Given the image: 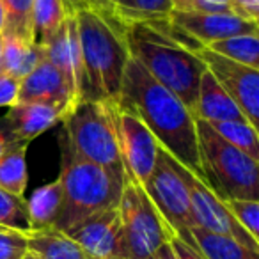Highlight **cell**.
Listing matches in <instances>:
<instances>
[{"instance_id": "cell-3", "label": "cell", "mask_w": 259, "mask_h": 259, "mask_svg": "<svg viewBox=\"0 0 259 259\" xmlns=\"http://www.w3.org/2000/svg\"><path fill=\"white\" fill-rule=\"evenodd\" d=\"M124 39L130 57L135 59L156 82L172 91L188 110H194L199 82L206 71L202 59L148 23L126 25Z\"/></svg>"}, {"instance_id": "cell-39", "label": "cell", "mask_w": 259, "mask_h": 259, "mask_svg": "<svg viewBox=\"0 0 259 259\" xmlns=\"http://www.w3.org/2000/svg\"><path fill=\"white\" fill-rule=\"evenodd\" d=\"M23 259H37V257H36V255L32 254V252H29V250H27V254L23 255Z\"/></svg>"}, {"instance_id": "cell-21", "label": "cell", "mask_w": 259, "mask_h": 259, "mask_svg": "<svg viewBox=\"0 0 259 259\" xmlns=\"http://www.w3.org/2000/svg\"><path fill=\"white\" fill-rule=\"evenodd\" d=\"M62 206V185L55 180L32 192V197L27 201V211L32 231H43L54 227Z\"/></svg>"}, {"instance_id": "cell-5", "label": "cell", "mask_w": 259, "mask_h": 259, "mask_svg": "<svg viewBox=\"0 0 259 259\" xmlns=\"http://www.w3.org/2000/svg\"><path fill=\"white\" fill-rule=\"evenodd\" d=\"M204 183L220 199L259 201V162L231 146L208 122L195 119Z\"/></svg>"}, {"instance_id": "cell-4", "label": "cell", "mask_w": 259, "mask_h": 259, "mask_svg": "<svg viewBox=\"0 0 259 259\" xmlns=\"http://www.w3.org/2000/svg\"><path fill=\"white\" fill-rule=\"evenodd\" d=\"M62 206L54 229L66 233L87 217L108 208H115L124 183L115 180L105 169L80 158L68 137L61 135V174Z\"/></svg>"}, {"instance_id": "cell-1", "label": "cell", "mask_w": 259, "mask_h": 259, "mask_svg": "<svg viewBox=\"0 0 259 259\" xmlns=\"http://www.w3.org/2000/svg\"><path fill=\"white\" fill-rule=\"evenodd\" d=\"M115 105L137 115L167 155L204 181L192 112L132 57L124 68Z\"/></svg>"}, {"instance_id": "cell-33", "label": "cell", "mask_w": 259, "mask_h": 259, "mask_svg": "<svg viewBox=\"0 0 259 259\" xmlns=\"http://www.w3.org/2000/svg\"><path fill=\"white\" fill-rule=\"evenodd\" d=\"M229 9L240 18L257 22L259 20V0H229Z\"/></svg>"}, {"instance_id": "cell-28", "label": "cell", "mask_w": 259, "mask_h": 259, "mask_svg": "<svg viewBox=\"0 0 259 259\" xmlns=\"http://www.w3.org/2000/svg\"><path fill=\"white\" fill-rule=\"evenodd\" d=\"M2 4H4V30L2 34H15V36L32 39L30 20H32L34 0H2Z\"/></svg>"}, {"instance_id": "cell-25", "label": "cell", "mask_w": 259, "mask_h": 259, "mask_svg": "<svg viewBox=\"0 0 259 259\" xmlns=\"http://www.w3.org/2000/svg\"><path fill=\"white\" fill-rule=\"evenodd\" d=\"M208 50L240 62L248 68L259 69V36L257 34H240V36L226 37V39L209 43Z\"/></svg>"}, {"instance_id": "cell-36", "label": "cell", "mask_w": 259, "mask_h": 259, "mask_svg": "<svg viewBox=\"0 0 259 259\" xmlns=\"http://www.w3.org/2000/svg\"><path fill=\"white\" fill-rule=\"evenodd\" d=\"M80 6H89V8H94L101 13H110L112 9L110 0H80Z\"/></svg>"}, {"instance_id": "cell-10", "label": "cell", "mask_w": 259, "mask_h": 259, "mask_svg": "<svg viewBox=\"0 0 259 259\" xmlns=\"http://www.w3.org/2000/svg\"><path fill=\"white\" fill-rule=\"evenodd\" d=\"M114 124L126 181L144 187L158 162L160 146L135 114L114 105Z\"/></svg>"}, {"instance_id": "cell-18", "label": "cell", "mask_w": 259, "mask_h": 259, "mask_svg": "<svg viewBox=\"0 0 259 259\" xmlns=\"http://www.w3.org/2000/svg\"><path fill=\"white\" fill-rule=\"evenodd\" d=\"M2 71L22 80L45 59L43 48L36 47L32 39L15 34H2Z\"/></svg>"}, {"instance_id": "cell-38", "label": "cell", "mask_w": 259, "mask_h": 259, "mask_svg": "<svg viewBox=\"0 0 259 259\" xmlns=\"http://www.w3.org/2000/svg\"><path fill=\"white\" fill-rule=\"evenodd\" d=\"M4 30V4H2V0H0V34Z\"/></svg>"}, {"instance_id": "cell-19", "label": "cell", "mask_w": 259, "mask_h": 259, "mask_svg": "<svg viewBox=\"0 0 259 259\" xmlns=\"http://www.w3.org/2000/svg\"><path fill=\"white\" fill-rule=\"evenodd\" d=\"M73 11L68 0H34L32 4V43L45 48L66 16Z\"/></svg>"}, {"instance_id": "cell-42", "label": "cell", "mask_w": 259, "mask_h": 259, "mask_svg": "<svg viewBox=\"0 0 259 259\" xmlns=\"http://www.w3.org/2000/svg\"><path fill=\"white\" fill-rule=\"evenodd\" d=\"M110 2H112V6H114V4H117V2H122V0H110Z\"/></svg>"}, {"instance_id": "cell-35", "label": "cell", "mask_w": 259, "mask_h": 259, "mask_svg": "<svg viewBox=\"0 0 259 259\" xmlns=\"http://www.w3.org/2000/svg\"><path fill=\"white\" fill-rule=\"evenodd\" d=\"M15 146H18V141L15 139V135L11 134V130H9L8 122L4 121V117L0 119V158L13 149Z\"/></svg>"}, {"instance_id": "cell-29", "label": "cell", "mask_w": 259, "mask_h": 259, "mask_svg": "<svg viewBox=\"0 0 259 259\" xmlns=\"http://www.w3.org/2000/svg\"><path fill=\"white\" fill-rule=\"evenodd\" d=\"M224 206L229 209L233 219L250 234L254 240L259 241V201L250 199H222Z\"/></svg>"}, {"instance_id": "cell-24", "label": "cell", "mask_w": 259, "mask_h": 259, "mask_svg": "<svg viewBox=\"0 0 259 259\" xmlns=\"http://www.w3.org/2000/svg\"><path fill=\"white\" fill-rule=\"evenodd\" d=\"M27 181V146L18 144L0 158V188L23 197Z\"/></svg>"}, {"instance_id": "cell-2", "label": "cell", "mask_w": 259, "mask_h": 259, "mask_svg": "<svg viewBox=\"0 0 259 259\" xmlns=\"http://www.w3.org/2000/svg\"><path fill=\"white\" fill-rule=\"evenodd\" d=\"M83 66V101L117 103L130 52L124 25L110 13L89 6L75 8Z\"/></svg>"}, {"instance_id": "cell-13", "label": "cell", "mask_w": 259, "mask_h": 259, "mask_svg": "<svg viewBox=\"0 0 259 259\" xmlns=\"http://www.w3.org/2000/svg\"><path fill=\"white\" fill-rule=\"evenodd\" d=\"M43 54L45 59L55 69H59L64 80L68 82L75 105L83 101V66L82 54H80L75 9L66 16V20L61 23L57 32L52 36V39L43 48Z\"/></svg>"}, {"instance_id": "cell-26", "label": "cell", "mask_w": 259, "mask_h": 259, "mask_svg": "<svg viewBox=\"0 0 259 259\" xmlns=\"http://www.w3.org/2000/svg\"><path fill=\"white\" fill-rule=\"evenodd\" d=\"M206 122V121H204ZM217 135L234 146L236 149L243 151L250 158L259 162V135L257 128L254 124L241 119V121H220V122H208Z\"/></svg>"}, {"instance_id": "cell-43", "label": "cell", "mask_w": 259, "mask_h": 259, "mask_svg": "<svg viewBox=\"0 0 259 259\" xmlns=\"http://www.w3.org/2000/svg\"><path fill=\"white\" fill-rule=\"evenodd\" d=\"M0 229H6V227H0Z\"/></svg>"}, {"instance_id": "cell-7", "label": "cell", "mask_w": 259, "mask_h": 259, "mask_svg": "<svg viewBox=\"0 0 259 259\" xmlns=\"http://www.w3.org/2000/svg\"><path fill=\"white\" fill-rule=\"evenodd\" d=\"M117 209L121 217L122 259L149 257L174 236L141 185L124 181Z\"/></svg>"}, {"instance_id": "cell-6", "label": "cell", "mask_w": 259, "mask_h": 259, "mask_svg": "<svg viewBox=\"0 0 259 259\" xmlns=\"http://www.w3.org/2000/svg\"><path fill=\"white\" fill-rule=\"evenodd\" d=\"M114 105L103 101H80L62 119V134L80 158L105 169L124 183L121 153L114 124Z\"/></svg>"}, {"instance_id": "cell-11", "label": "cell", "mask_w": 259, "mask_h": 259, "mask_svg": "<svg viewBox=\"0 0 259 259\" xmlns=\"http://www.w3.org/2000/svg\"><path fill=\"white\" fill-rule=\"evenodd\" d=\"M197 55L206 64L213 78L236 101L240 110L250 124L257 128L259 119V71L240 62L229 61L215 52L202 47Z\"/></svg>"}, {"instance_id": "cell-15", "label": "cell", "mask_w": 259, "mask_h": 259, "mask_svg": "<svg viewBox=\"0 0 259 259\" xmlns=\"http://www.w3.org/2000/svg\"><path fill=\"white\" fill-rule=\"evenodd\" d=\"M18 103H50L71 110L75 107L68 82L47 59L20 80Z\"/></svg>"}, {"instance_id": "cell-40", "label": "cell", "mask_w": 259, "mask_h": 259, "mask_svg": "<svg viewBox=\"0 0 259 259\" xmlns=\"http://www.w3.org/2000/svg\"><path fill=\"white\" fill-rule=\"evenodd\" d=\"M0 71H2V39H0Z\"/></svg>"}, {"instance_id": "cell-14", "label": "cell", "mask_w": 259, "mask_h": 259, "mask_svg": "<svg viewBox=\"0 0 259 259\" xmlns=\"http://www.w3.org/2000/svg\"><path fill=\"white\" fill-rule=\"evenodd\" d=\"M169 18L202 47H208L209 43L226 39V37L259 32V22L240 18L233 13L188 15V13L172 11Z\"/></svg>"}, {"instance_id": "cell-44", "label": "cell", "mask_w": 259, "mask_h": 259, "mask_svg": "<svg viewBox=\"0 0 259 259\" xmlns=\"http://www.w3.org/2000/svg\"><path fill=\"white\" fill-rule=\"evenodd\" d=\"M117 259H122V257H117Z\"/></svg>"}, {"instance_id": "cell-34", "label": "cell", "mask_w": 259, "mask_h": 259, "mask_svg": "<svg viewBox=\"0 0 259 259\" xmlns=\"http://www.w3.org/2000/svg\"><path fill=\"white\" fill-rule=\"evenodd\" d=\"M169 245L172 247V252L176 255V259H204V255L197 250V247H192L187 241H183L181 238L172 236L169 240Z\"/></svg>"}, {"instance_id": "cell-27", "label": "cell", "mask_w": 259, "mask_h": 259, "mask_svg": "<svg viewBox=\"0 0 259 259\" xmlns=\"http://www.w3.org/2000/svg\"><path fill=\"white\" fill-rule=\"evenodd\" d=\"M0 227L18 231L22 234L32 233L25 197H18L0 188Z\"/></svg>"}, {"instance_id": "cell-41", "label": "cell", "mask_w": 259, "mask_h": 259, "mask_svg": "<svg viewBox=\"0 0 259 259\" xmlns=\"http://www.w3.org/2000/svg\"><path fill=\"white\" fill-rule=\"evenodd\" d=\"M146 259H160V257L156 254H153V255H149V257H146Z\"/></svg>"}, {"instance_id": "cell-30", "label": "cell", "mask_w": 259, "mask_h": 259, "mask_svg": "<svg viewBox=\"0 0 259 259\" xmlns=\"http://www.w3.org/2000/svg\"><path fill=\"white\" fill-rule=\"evenodd\" d=\"M172 11L188 15H206V13H231L229 0H170Z\"/></svg>"}, {"instance_id": "cell-31", "label": "cell", "mask_w": 259, "mask_h": 259, "mask_svg": "<svg viewBox=\"0 0 259 259\" xmlns=\"http://www.w3.org/2000/svg\"><path fill=\"white\" fill-rule=\"evenodd\" d=\"M27 250V234L0 229V259H23Z\"/></svg>"}, {"instance_id": "cell-9", "label": "cell", "mask_w": 259, "mask_h": 259, "mask_svg": "<svg viewBox=\"0 0 259 259\" xmlns=\"http://www.w3.org/2000/svg\"><path fill=\"white\" fill-rule=\"evenodd\" d=\"M169 162L172 169L180 174L183 180L185 187H187L188 197H190L192 206V219H194V226L201 227L204 231L215 234H222V236H229L241 243L243 247L250 248L254 252H259V241L254 240L236 220L229 213V209L224 206L222 199L201 180L194 172L178 163L172 156H169Z\"/></svg>"}, {"instance_id": "cell-8", "label": "cell", "mask_w": 259, "mask_h": 259, "mask_svg": "<svg viewBox=\"0 0 259 259\" xmlns=\"http://www.w3.org/2000/svg\"><path fill=\"white\" fill-rule=\"evenodd\" d=\"M142 188L151 199L155 208L158 209L162 219L165 220V224L170 227L174 236L181 238L188 245L195 247L194 238L190 234V229L195 227L194 219H192L190 197H188L183 180L172 169L169 155L163 149H160L155 170Z\"/></svg>"}, {"instance_id": "cell-12", "label": "cell", "mask_w": 259, "mask_h": 259, "mask_svg": "<svg viewBox=\"0 0 259 259\" xmlns=\"http://www.w3.org/2000/svg\"><path fill=\"white\" fill-rule=\"evenodd\" d=\"M64 234L82 248L87 259L122 257L121 217L117 206L87 217Z\"/></svg>"}, {"instance_id": "cell-17", "label": "cell", "mask_w": 259, "mask_h": 259, "mask_svg": "<svg viewBox=\"0 0 259 259\" xmlns=\"http://www.w3.org/2000/svg\"><path fill=\"white\" fill-rule=\"evenodd\" d=\"M192 115H194V119H201L206 122L247 119L236 105V101L224 91V87L213 78V75L208 69L202 73L201 82H199V91Z\"/></svg>"}, {"instance_id": "cell-37", "label": "cell", "mask_w": 259, "mask_h": 259, "mask_svg": "<svg viewBox=\"0 0 259 259\" xmlns=\"http://www.w3.org/2000/svg\"><path fill=\"white\" fill-rule=\"evenodd\" d=\"M156 255H158L160 259H176V255H174V252H172V247H170L169 243L162 245V247L158 248V252H156Z\"/></svg>"}, {"instance_id": "cell-20", "label": "cell", "mask_w": 259, "mask_h": 259, "mask_svg": "<svg viewBox=\"0 0 259 259\" xmlns=\"http://www.w3.org/2000/svg\"><path fill=\"white\" fill-rule=\"evenodd\" d=\"M27 247L37 259H87L68 234L54 227L27 234Z\"/></svg>"}, {"instance_id": "cell-23", "label": "cell", "mask_w": 259, "mask_h": 259, "mask_svg": "<svg viewBox=\"0 0 259 259\" xmlns=\"http://www.w3.org/2000/svg\"><path fill=\"white\" fill-rule=\"evenodd\" d=\"M170 13H172L170 0H122L110 9V15L124 27L169 18Z\"/></svg>"}, {"instance_id": "cell-22", "label": "cell", "mask_w": 259, "mask_h": 259, "mask_svg": "<svg viewBox=\"0 0 259 259\" xmlns=\"http://www.w3.org/2000/svg\"><path fill=\"white\" fill-rule=\"evenodd\" d=\"M190 234L204 259H259V252L243 247L229 236L209 233L201 227H192Z\"/></svg>"}, {"instance_id": "cell-16", "label": "cell", "mask_w": 259, "mask_h": 259, "mask_svg": "<svg viewBox=\"0 0 259 259\" xmlns=\"http://www.w3.org/2000/svg\"><path fill=\"white\" fill-rule=\"evenodd\" d=\"M68 110L59 105L50 103H16L9 107V112L4 115L11 134L18 144L29 146L47 130L54 128L57 122H62Z\"/></svg>"}, {"instance_id": "cell-32", "label": "cell", "mask_w": 259, "mask_h": 259, "mask_svg": "<svg viewBox=\"0 0 259 259\" xmlns=\"http://www.w3.org/2000/svg\"><path fill=\"white\" fill-rule=\"evenodd\" d=\"M18 91L20 80L8 75L6 71H0V108L18 103Z\"/></svg>"}]
</instances>
